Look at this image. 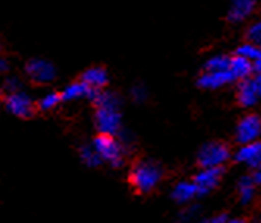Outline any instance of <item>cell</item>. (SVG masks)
Listing matches in <instances>:
<instances>
[{
    "label": "cell",
    "instance_id": "1",
    "mask_svg": "<svg viewBox=\"0 0 261 223\" xmlns=\"http://www.w3.org/2000/svg\"><path fill=\"white\" fill-rule=\"evenodd\" d=\"M164 178L163 167L150 159H138L132 164L128 172V184L136 195H149L152 193L161 180Z\"/></svg>",
    "mask_w": 261,
    "mask_h": 223
},
{
    "label": "cell",
    "instance_id": "2",
    "mask_svg": "<svg viewBox=\"0 0 261 223\" xmlns=\"http://www.w3.org/2000/svg\"><path fill=\"white\" fill-rule=\"evenodd\" d=\"M96 106V125L100 133L116 134L121 128V113L117 109L119 98L111 92L100 91L92 100Z\"/></svg>",
    "mask_w": 261,
    "mask_h": 223
},
{
    "label": "cell",
    "instance_id": "3",
    "mask_svg": "<svg viewBox=\"0 0 261 223\" xmlns=\"http://www.w3.org/2000/svg\"><path fill=\"white\" fill-rule=\"evenodd\" d=\"M92 148L99 155L100 161H107L113 167H121L125 159V152L121 142H117L114 134L99 133L92 142Z\"/></svg>",
    "mask_w": 261,
    "mask_h": 223
},
{
    "label": "cell",
    "instance_id": "4",
    "mask_svg": "<svg viewBox=\"0 0 261 223\" xmlns=\"http://www.w3.org/2000/svg\"><path fill=\"white\" fill-rule=\"evenodd\" d=\"M230 159V147L221 141H211L200 147L197 153V164L202 169L206 167H224Z\"/></svg>",
    "mask_w": 261,
    "mask_h": 223
},
{
    "label": "cell",
    "instance_id": "5",
    "mask_svg": "<svg viewBox=\"0 0 261 223\" xmlns=\"http://www.w3.org/2000/svg\"><path fill=\"white\" fill-rule=\"evenodd\" d=\"M4 105L10 114L19 119H32L38 113L36 102L23 91L7 94V97L4 98Z\"/></svg>",
    "mask_w": 261,
    "mask_h": 223
},
{
    "label": "cell",
    "instance_id": "6",
    "mask_svg": "<svg viewBox=\"0 0 261 223\" xmlns=\"http://www.w3.org/2000/svg\"><path fill=\"white\" fill-rule=\"evenodd\" d=\"M25 75L30 78L32 83L42 86V85H49L55 80L57 69L50 61L42 58H33L25 64Z\"/></svg>",
    "mask_w": 261,
    "mask_h": 223
},
{
    "label": "cell",
    "instance_id": "7",
    "mask_svg": "<svg viewBox=\"0 0 261 223\" xmlns=\"http://www.w3.org/2000/svg\"><path fill=\"white\" fill-rule=\"evenodd\" d=\"M261 137V117L258 114H247L244 116L234 130V141L244 145Z\"/></svg>",
    "mask_w": 261,
    "mask_h": 223
},
{
    "label": "cell",
    "instance_id": "8",
    "mask_svg": "<svg viewBox=\"0 0 261 223\" xmlns=\"http://www.w3.org/2000/svg\"><path fill=\"white\" fill-rule=\"evenodd\" d=\"M224 177V167H206L202 169L197 175L193 178L196 186L199 187L200 197L215 189Z\"/></svg>",
    "mask_w": 261,
    "mask_h": 223
},
{
    "label": "cell",
    "instance_id": "9",
    "mask_svg": "<svg viewBox=\"0 0 261 223\" xmlns=\"http://www.w3.org/2000/svg\"><path fill=\"white\" fill-rule=\"evenodd\" d=\"M234 161L246 164L250 169L261 167V139L241 145V148L234 155Z\"/></svg>",
    "mask_w": 261,
    "mask_h": 223
},
{
    "label": "cell",
    "instance_id": "10",
    "mask_svg": "<svg viewBox=\"0 0 261 223\" xmlns=\"http://www.w3.org/2000/svg\"><path fill=\"white\" fill-rule=\"evenodd\" d=\"M231 81L234 80L230 70H203V73L197 80V85L203 89H219Z\"/></svg>",
    "mask_w": 261,
    "mask_h": 223
},
{
    "label": "cell",
    "instance_id": "11",
    "mask_svg": "<svg viewBox=\"0 0 261 223\" xmlns=\"http://www.w3.org/2000/svg\"><path fill=\"white\" fill-rule=\"evenodd\" d=\"M258 5V0H231L228 10V20L233 23H240L253 14Z\"/></svg>",
    "mask_w": 261,
    "mask_h": 223
},
{
    "label": "cell",
    "instance_id": "12",
    "mask_svg": "<svg viewBox=\"0 0 261 223\" xmlns=\"http://www.w3.org/2000/svg\"><path fill=\"white\" fill-rule=\"evenodd\" d=\"M236 100H238V105L243 108H252L258 103L259 97H258L253 78H247V80L240 81L238 91H236Z\"/></svg>",
    "mask_w": 261,
    "mask_h": 223
},
{
    "label": "cell",
    "instance_id": "13",
    "mask_svg": "<svg viewBox=\"0 0 261 223\" xmlns=\"http://www.w3.org/2000/svg\"><path fill=\"white\" fill-rule=\"evenodd\" d=\"M99 92L100 91H94L86 83L79 80V81H74V83L67 85L61 91V100L63 102H72V100H75V98H80V97H86V98H89V100H94Z\"/></svg>",
    "mask_w": 261,
    "mask_h": 223
},
{
    "label": "cell",
    "instance_id": "14",
    "mask_svg": "<svg viewBox=\"0 0 261 223\" xmlns=\"http://www.w3.org/2000/svg\"><path fill=\"white\" fill-rule=\"evenodd\" d=\"M230 73L233 80H238V81H243V80H247L253 75V63L244 57H240V55H234L231 60H230V67H228Z\"/></svg>",
    "mask_w": 261,
    "mask_h": 223
},
{
    "label": "cell",
    "instance_id": "15",
    "mask_svg": "<svg viewBox=\"0 0 261 223\" xmlns=\"http://www.w3.org/2000/svg\"><path fill=\"white\" fill-rule=\"evenodd\" d=\"M80 80L83 83H86L94 91H103V88L108 85V75H107V70L103 67H89V69H86L82 73Z\"/></svg>",
    "mask_w": 261,
    "mask_h": 223
},
{
    "label": "cell",
    "instance_id": "16",
    "mask_svg": "<svg viewBox=\"0 0 261 223\" xmlns=\"http://www.w3.org/2000/svg\"><path fill=\"white\" fill-rule=\"evenodd\" d=\"M200 197L199 193V187L196 186L194 181H183V183H178L175 187H174V192H172V198L178 203H188L194 200V198Z\"/></svg>",
    "mask_w": 261,
    "mask_h": 223
},
{
    "label": "cell",
    "instance_id": "17",
    "mask_svg": "<svg viewBox=\"0 0 261 223\" xmlns=\"http://www.w3.org/2000/svg\"><path fill=\"white\" fill-rule=\"evenodd\" d=\"M255 183L252 181L250 175H246L240 180L238 183V193H240V200L243 205H249L253 197H255Z\"/></svg>",
    "mask_w": 261,
    "mask_h": 223
},
{
    "label": "cell",
    "instance_id": "18",
    "mask_svg": "<svg viewBox=\"0 0 261 223\" xmlns=\"http://www.w3.org/2000/svg\"><path fill=\"white\" fill-rule=\"evenodd\" d=\"M61 102H63L61 100V92H49V94H45L44 97H41L39 100L36 102V108H38V111L49 113V111L55 109Z\"/></svg>",
    "mask_w": 261,
    "mask_h": 223
},
{
    "label": "cell",
    "instance_id": "19",
    "mask_svg": "<svg viewBox=\"0 0 261 223\" xmlns=\"http://www.w3.org/2000/svg\"><path fill=\"white\" fill-rule=\"evenodd\" d=\"M230 57L225 55H218V57H213L205 63V70H228L230 67Z\"/></svg>",
    "mask_w": 261,
    "mask_h": 223
},
{
    "label": "cell",
    "instance_id": "20",
    "mask_svg": "<svg viewBox=\"0 0 261 223\" xmlns=\"http://www.w3.org/2000/svg\"><path fill=\"white\" fill-rule=\"evenodd\" d=\"M234 55L244 57V58H247V60H250L253 63L261 55V48L256 47V45H253V44H250V42H244L243 45H240L238 48H236Z\"/></svg>",
    "mask_w": 261,
    "mask_h": 223
},
{
    "label": "cell",
    "instance_id": "21",
    "mask_svg": "<svg viewBox=\"0 0 261 223\" xmlns=\"http://www.w3.org/2000/svg\"><path fill=\"white\" fill-rule=\"evenodd\" d=\"M246 36H247V42H250V44L261 48V19L256 20L255 23H252V25L249 27V30H247Z\"/></svg>",
    "mask_w": 261,
    "mask_h": 223
},
{
    "label": "cell",
    "instance_id": "22",
    "mask_svg": "<svg viewBox=\"0 0 261 223\" xmlns=\"http://www.w3.org/2000/svg\"><path fill=\"white\" fill-rule=\"evenodd\" d=\"M82 159L89 164V165H97V162L100 161L99 155L96 153V150L94 148H83V152H82Z\"/></svg>",
    "mask_w": 261,
    "mask_h": 223
},
{
    "label": "cell",
    "instance_id": "23",
    "mask_svg": "<svg viewBox=\"0 0 261 223\" xmlns=\"http://www.w3.org/2000/svg\"><path fill=\"white\" fill-rule=\"evenodd\" d=\"M4 91L7 94L20 91V81H19V78H16V77H7L5 81H4Z\"/></svg>",
    "mask_w": 261,
    "mask_h": 223
},
{
    "label": "cell",
    "instance_id": "24",
    "mask_svg": "<svg viewBox=\"0 0 261 223\" xmlns=\"http://www.w3.org/2000/svg\"><path fill=\"white\" fill-rule=\"evenodd\" d=\"M250 178H252V181L255 183V186H261V167L253 169Z\"/></svg>",
    "mask_w": 261,
    "mask_h": 223
},
{
    "label": "cell",
    "instance_id": "25",
    "mask_svg": "<svg viewBox=\"0 0 261 223\" xmlns=\"http://www.w3.org/2000/svg\"><path fill=\"white\" fill-rule=\"evenodd\" d=\"M227 220H228V215L227 214H219V215L211 217L206 223H225Z\"/></svg>",
    "mask_w": 261,
    "mask_h": 223
},
{
    "label": "cell",
    "instance_id": "26",
    "mask_svg": "<svg viewBox=\"0 0 261 223\" xmlns=\"http://www.w3.org/2000/svg\"><path fill=\"white\" fill-rule=\"evenodd\" d=\"M253 73L255 75H261V55L253 61Z\"/></svg>",
    "mask_w": 261,
    "mask_h": 223
},
{
    "label": "cell",
    "instance_id": "27",
    "mask_svg": "<svg viewBox=\"0 0 261 223\" xmlns=\"http://www.w3.org/2000/svg\"><path fill=\"white\" fill-rule=\"evenodd\" d=\"M10 70V64L7 60H0V73H7Z\"/></svg>",
    "mask_w": 261,
    "mask_h": 223
},
{
    "label": "cell",
    "instance_id": "28",
    "mask_svg": "<svg viewBox=\"0 0 261 223\" xmlns=\"http://www.w3.org/2000/svg\"><path fill=\"white\" fill-rule=\"evenodd\" d=\"M253 83H255V86H256L258 97L261 98V75H255V78H253Z\"/></svg>",
    "mask_w": 261,
    "mask_h": 223
},
{
    "label": "cell",
    "instance_id": "29",
    "mask_svg": "<svg viewBox=\"0 0 261 223\" xmlns=\"http://www.w3.org/2000/svg\"><path fill=\"white\" fill-rule=\"evenodd\" d=\"M225 223H247L244 218H228Z\"/></svg>",
    "mask_w": 261,
    "mask_h": 223
},
{
    "label": "cell",
    "instance_id": "30",
    "mask_svg": "<svg viewBox=\"0 0 261 223\" xmlns=\"http://www.w3.org/2000/svg\"><path fill=\"white\" fill-rule=\"evenodd\" d=\"M253 223H261V217H258V218H256V220H255Z\"/></svg>",
    "mask_w": 261,
    "mask_h": 223
},
{
    "label": "cell",
    "instance_id": "31",
    "mask_svg": "<svg viewBox=\"0 0 261 223\" xmlns=\"http://www.w3.org/2000/svg\"><path fill=\"white\" fill-rule=\"evenodd\" d=\"M0 103H2V95H0Z\"/></svg>",
    "mask_w": 261,
    "mask_h": 223
},
{
    "label": "cell",
    "instance_id": "32",
    "mask_svg": "<svg viewBox=\"0 0 261 223\" xmlns=\"http://www.w3.org/2000/svg\"><path fill=\"white\" fill-rule=\"evenodd\" d=\"M0 50H2V44H0Z\"/></svg>",
    "mask_w": 261,
    "mask_h": 223
}]
</instances>
